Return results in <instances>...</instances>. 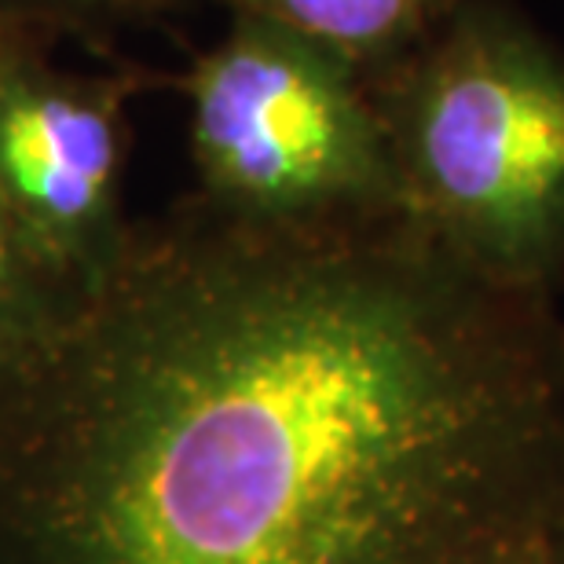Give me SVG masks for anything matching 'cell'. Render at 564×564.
<instances>
[{
    "mask_svg": "<svg viewBox=\"0 0 564 564\" xmlns=\"http://www.w3.org/2000/svg\"><path fill=\"white\" fill-rule=\"evenodd\" d=\"M176 85L198 198L275 224L403 209L370 85L319 44L228 15Z\"/></svg>",
    "mask_w": 564,
    "mask_h": 564,
    "instance_id": "obj_3",
    "label": "cell"
},
{
    "mask_svg": "<svg viewBox=\"0 0 564 564\" xmlns=\"http://www.w3.org/2000/svg\"><path fill=\"white\" fill-rule=\"evenodd\" d=\"M400 202L495 282L564 286V48L513 0H462L370 82Z\"/></svg>",
    "mask_w": 564,
    "mask_h": 564,
    "instance_id": "obj_2",
    "label": "cell"
},
{
    "mask_svg": "<svg viewBox=\"0 0 564 564\" xmlns=\"http://www.w3.org/2000/svg\"><path fill=\"white\" fill-rule=\"evenodd\" d=\"M191 0H0V22L41 41L77 37L107 44L118 30L143 26Z\"/></svg>",
    "mask_w": 564,
    "mask_h": 564,
    "instance_id": "obj_7",
    "label": "cell"
},
{
    "mask_svg": "<svg viewBox=\"0 0 564 564\" xmlns=\"http://www.w3.org/2000/svg\"><path fill=\"white\" fill-rule=\"evenodd\" d=\"M88 293L93 290L33 239L0 195V356L59 330Z\"/></svg>",
    "mask_w": 564,
    "mask_h": 564,
    "instance_id": "obj_6",
    "label": "cell"
},
{
    "mask_svg": "<svg viewBox=\"0 0 564 564\" xmlns=\"http://www.w3.org/2000/svg\"><path fill=\"white\" fill-rule=\"evenodd\" d=\"M151 77L77 74L48 41L0 33V195L44 250L88 290L126 253L129 107Z\"/></svg>",
    "mask_w": 564,
    "mask_h": 564,
    "instance_id": "obj_4",
    "label": "cell"
},
{
    "mask_svg": "<svg viewBox=\"0 0 564 564\" xmlns=\"http://www.w3.org/2000/svg\"><path fill=\"white\" fill-rule=\"evenodd\" d=\"M4 30H15V26H4V22H0V33H4Z\"/></svg>",
    "mask_w": 564,
    "mask_h": 564,
    "instance_id": "obj_8",
    "label": "cell"
},
{
    "mask_svg": "<svg viewBox=\"0 0 564 564\" xmlns=\"http://www.w3.org/2000/svg\"><path fill=\"white\" fill-rule=\"evenodd\" d=\"M0 564H564L557 297L191 191L0 356Z\"/></svg>",
    "mask_w": 564,
    "mask_h": 564,
    "instance_id": "obj_1",
    "label": "cell"
},
{
    "mask_svg": "<svg viewBox=\"0 0 564 564\" xmlns=\"http://www.w3.org/2000/svg\"><path fill=\"white\" fill-rule=\"evenodd\" d=\"M228 15L272 22L348 63L364 82L392 66L444 26L462 0H206Z\"/></svg>",
    "mask_w": 564,
    "mask_h": 564,
    "instance_id": "obj_5",
    "label": "cell"
}]
</instances>
